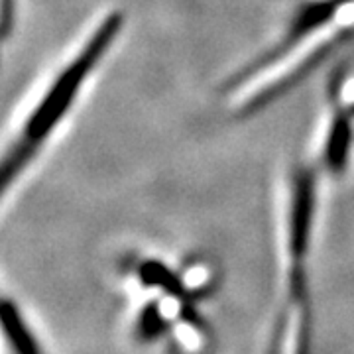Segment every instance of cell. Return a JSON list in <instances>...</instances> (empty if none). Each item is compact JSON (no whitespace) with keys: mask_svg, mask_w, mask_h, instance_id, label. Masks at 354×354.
<instances>
[{"mask_svg":"<svg viewBox=\"0 0 354 354\" xmlns=\"http://www.w3.org/2000/svg\"><path fill=\"white\" fill-rule=\"evenodd\" d=\"M353 36L354 0H305L286 32L228 79L230 106L241 114L264 109Z\"/></svg>","mask_w":354,"mask_h":354,"instance_id":"obj_2","label":"cell"},{"mask_svg":"<svg viewBox=\"0 0 354 354\" xmlns=\"http://www.w3.org/2000/svg\"><path fill=\"white\" fill-rule=\"evenodd\" d=\"M321 169L293 164L283 171L279 185V256L281 299L272 327L268 354H309V264L315 244Z\"/></svg>","mask_w":354,"mask_h":354,"instance_id":"obj_3","label":"cell"},{"mask_svg":"<svg viewBox=\"0 0 354 354\" xmlns=\"http://www.w3.org/2000/svg\"><path fill=\"white\" fill-rule=\"evenodd\" d=\"M127 16L109 8L88 26L75 46L51 69L6 134L0 164V189L6 203L48 152L75 113L93 77L122 38Z\"/></svg>","mask_w":354,"mask_h":354,"instance_id":"obj_1","label":"cell"}]
</instances>
